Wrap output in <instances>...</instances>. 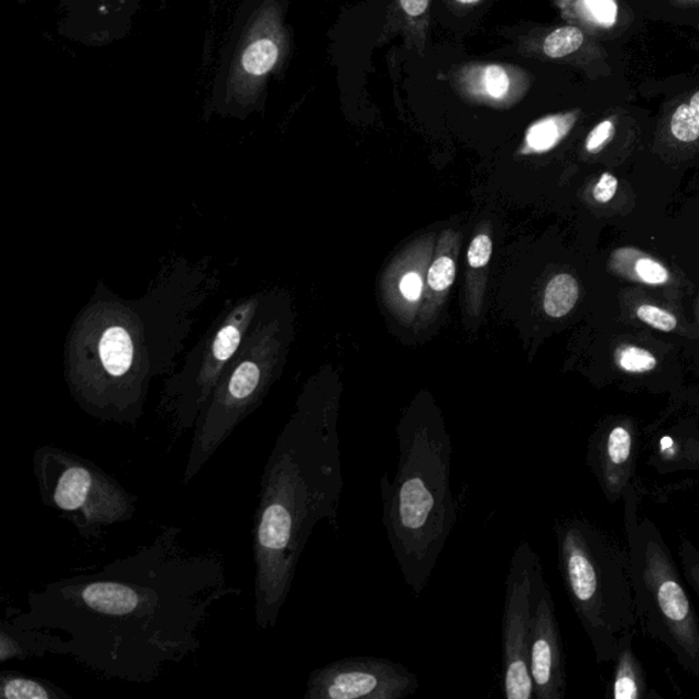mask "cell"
Instances as JSON below:
<instances>
[{
  "instance_id": "6da1fadb",
  "label": "cell",
  "mask_w": 699,
  "mask_h": 699,
  "mask_svg": "<svg viewBox=\"0 0 699 699\" xmlns=\"http://www.w3.org/2000/svg\"><path fill=\"white\" fill-rule=\"evenodd\" d=\"M179 526L100 570L56 579L28 593V610L4 619L61 636L69 656L106 679L152 684L201 649L214 608L242 590L227 578L223 555L193 553Z\"/></svg>"
},
{
  "instance_id": "7a4b0ae2",
  "label": "cell",
  "mask_w": 699,
  "mask_h": 699,
  "mask_svg": "<svg viewBox=\"0 0 699 699\" xmlns=\"http://www.w3.org/2000/svg\"><path fill=\"white\" fill-rule=\"evenodd\" d=\"M218 284L208 258L184 255L170 259L138 298L99 283L65 346V382L76 405L103 423L138 425L153 380L179 367L197 312Z\"/></svg>"
},
{
  "instance_id": "3957f363",
  "label": "cell",
  "mask_w": 699,
  "mask_h": 699,
  "mask_svg": "<svg viewBox=\"0 0 699 699\" xmlns=\"http://www.w3.org/2000/svg\"><path fill=\"white\" fill-rule=\"evenodd\" d=\"M343 491L337 417L332 408L303 400L277 436L260 479L252 532L259 629L276 626L316 526L326 521L339 531Z\"/></svg>"
},
{
  "instance_id": "277c9868",
  "label": "cell",
  "mask_w": 699,
  "mask_h": 699,
  "mask_svg": "<svg viewBox=\"0 0 699 699\" xmlns=\"http://www.w3.org/2000/svg\"><path fill=\"white\" fill-rule=\"evenodd\" d=\"M394 480H380L383 526L403 579L425 592L458 521L451 488L454 446L435 413H414L397 426Z\"/></svg>"
},
{
  "instance_id": "5b68a950",
  "label": "cell",
  "mask_w": 699,
  "mask_h": 699,
  "mask_svg": "<svg viewBox=\"0 0 699 699\" xmlns=\"http://www.w3.org/2000/svg\"><path fill=\"white\" fill-rule=\"evenodd\" d=\"M561 582L601 667L613 662L619 640L636 622L626 547L583 515L555 520Z\"/></svg>"
},
{
  "instance_id": "8992f818",
  "label": "cell",
  "mask_w": 699,
  "mask_h": 699,
  "mask_svg": "<svg viewBox=\"0 0 699 699\" xmlns=\"http://www.w3.org/2000/svg\"><path fill=\"white\" fill-rule=\"evenodd\" d=\"M640 487L623 498V525L642 635L660 642L687 674L699 679V616L660 528L640 514Z\"/></svg>"
},
{
  "instance_id": "52a82bcc",
  "label": "cell",
  "mask_w": 699,
  "mask_h": 699,
  "mask_svg": "<svg viewBox=\"0 0 699 699\" xmlns=\"http://www.w3.org/2000/svg\"><path fill=\"white\" fill-rule=\"evenodd\" d=\"M281 320L274 295L265 293L245 339L216 384L193 428L182 482L189 485L243 421L258 411L275 382L281 356Z\"/></svg>"
},
{
  "instance_id": "ba28073f",
  "label": "cell",
  "mask_w": 699,
  "mask_h": 699,
  "mask_svg": "<svg viewBox=\"0 0 699 699\" xmlns=\"http://www.w3.org/2000/svg\"><path fill=\"white\" fill-rule=\"evenodd\" d=\"M33 474L45 507L70 522L78 536L99 539L107 527L138 513V496L81 455L56 446L33 452Z\"/></svg>"
},
{
  "instance_id": "9c48e42d",
  "label": "cell",
  "mask_w": 699,
  "mask_h": 699,
  "mask_svg": "<svg viewBox=\"0 0 699 699\" xmlns=\"http://www.w3.org/2000/svg\"><path fill=\"white\" fill-rule=\"evenodd\" d=\"M265 292H255L226 305L184 363L164 382L157 416L168 425L174 440L193 430L216 384L240 350Z\"/></svg>"
},
{
  "instance_id": "30bf717a",
  "label": "cell",
  "mask_w": 699,
  "mask_h": 699,
  "mask_svg": "<svg viewBox=\"0 0 699 699\" xmlns=\"http://www.w3.org/2000/svg\"><path fill=\"white\" fill-rule=\"evenodd\" d=\"M543 581L542 558L531 543L522 539L514 550L507 578H505L502 622L505 699L534 698L528 647H531L538 589Z\"/></svg>"
},
{
  "instance_id": "8fae6325",
  "label": "cell",
  "mask_w": 699,
  "mask_h": 699,
  "mask_svg": "<svg viewBox=\"0 0 699 699\" xmlns=\"http://www.w3.org/2000/svg\"><path fill=\"white\" fill-rule=\"evenodd\" d=\"M419 679L405 664L376 656H350L316 668L304 699H405Z\"/></svg>"
},
{
  "instance_id": "7c38bea8",
  "label": "cell",
  "mask_w": 699,
  "mask_h": 699,
  "mask_svg": "<svg viewBox=\"0 0 699 699\" xmlns=\"http://www.w3.org/2000/svg\"><path fill=\"white\" fill-rule=\"evenodd\" d=\"M640 429L633 419H611L589 437L585 460L607 502L615 505L638 487L642 451Z\"/></svg>"
},
{
  "instance_id": "4fadbf2b",
  "label": "cell",
  "mask_w": 699,
  "mask_h": 699,
  "mask_svg": "<svg viewBox=\"0 0 699 699\" xmlns=\"http://www.w3.org/2000/svg\"><path fill=\"white\" fill-rule=\"evenodd\" d=\"M528 665L536 699H565L567 695V668L565 646L555 602L548 583L539 585L536 611H534Z\"/></svg>"
},
{
  "instance_id": "5bb4252c",
  "label": "cell",
  "mask_w": 699,
  "mask_h": 699,
  "mask_svg": "<svg viewBox=\"0 0 699 699\" xmlns=\"http://www.w3.org/2000/svg\"><path fill=\"white\" fill-rule=\"evenodd\" d=\"M531 74L514 65L466 64L452 73V87L465 99L494 107H510L531 89Z\"/></svg>"
},
{
  "instance_id": "9a60e30c",
  "label": "cell",
  "mask_w": 699,
  "mask_h": 699,
  "mask_svg": "<svg viewBox=\"0 0 699 699\" xmlns=\"http://www.w3.org/2000/svg\"><path fill=\"white\" fill-rule=\"evenodd\" d=\"M646 447L647 465L658 474L699 471V429L695 424L664 430Z\"/></svg>"
},
{
  "instance_id": "2e32d148",
  "label": "cell",
  "mask_w": 699,
  "mask_h": 699,
  "mask_svg": "<svg viewBox=\"0 0 699 699\" xmlns=\"http://www.w3.org/2000/svg\"><path fill=\"white\" fill-rule=\"evenodd\" d=\"M635 630L626 631L619 640L615 668L607 686V699H664L647 684L644 664L634 651Z\"/></svg>"
},
{
  "instance_id": "e0dca14e",
  "label": "cell",
  "mask_w": 699,
  "mask_h": 699,
  "mask_svg": "<svg viewBox=\"0 0 699 699\" xmlns=\"http://www.w3.org/2000/svg\"><path fill=\"white\" fill-rule=\"evenodd\" d=\"M61 636L47 630L22 629L3 619L0 624V663L58 655Z\"/></svg>"
},
{
  "instance_id": "ac0fdd59",
  "label": "cell",
  "mask_w": 699,
  "mask_h": 699,
  "mask_svg": "<svg viewBox=\"0 0 699 699\" xmlns=\"http://www.w3.org/2000/svg\"><path fill=\"white\" fill-rule=\"evenodd\" d=\"M0 698L2 699H73L69 692L48 680L3 670L0 674Z\"/></svg>"
},
{
  "instance_id": "d6986e66",
  "label": "cell",
  "mask_w": 699,
  "mask_h": 699,
  "mask_svg": "<svg viewBox=\"0 0 699 699\" xmlns=\"http://www.w3.org/2000/svg\"><path fill=\"white\" fill-rule=\"evenodd\" d=\"M392 10L407 44L423 54L429 26L430 0H394Z\"/></svg>"
},
{
  "instance_id": "ffe728a7",
  "label": "cell",
  "mask_w": 699,
  "mask_h": 699,
  "mask_svg": "<svg viewBox=\"0 0 699 699\" xmlns=\"http://www.w3.org/2000/svg\"><path fill=\"white\" fill-rule=\"evenodd\" d=\"M571 116H556L539 119L527 129L525 145L528 152H545L558 144L570 129Z\"/></svg>"
},
{
  "instance_id": "44dd1931",
  "label": "cell",
  "mask_w": 699,
  "mask_h": 699,
  "mask_svg": "<svg viewBox=\"0 0 699 699\" xmlns=\"http://www.w3.org/2000/svg\"><path fill=\"white\" fill-rule=\"evenodd\" d=\"M281 58V45L271 37H261L249 44L242 55V69L249 76L264 77L274 70Z\"/></svg>"
},
{
  "instance_id": "7402d4cb",
  "label": "cell",
  "mask_w": 699,
  "mask_h": 699,
  "mask_svg": "<svg viewBox=\"0 0 699 699\" xmlns=\"http://www.w3.org/2000/svg\"><path fill=\"white\" fill-rule=\"evenodd\" d=\"M578 297V283L571 275L555 276L545 290L544 309L550 317L566 316L576 306Z\"/></svg>"
},
{
  "instance_id": "603a6c76",
  "label": "cell",
  "mask_w": 699,
  "mask_h": 699,
  "mask_svg": "<svg viewBox=\"0 0 699 699\" xmlns=\"http://www.w3.org/2000/svg\"><path fill=\"white\" fill-rule=\"evenodd\" d=\"M583 40V33L578 28L561 26L544 39L542 51L550 59L566 58L582 47Z\"/></svg>"
},
{
  "instance_id": "cb8c5ba5",
  "label": "cell",
  "mask_w": 699,
  "mask_h": 699,
  "mask_svg": "<svg viewBox=\"0 0 699 699\" xmlns=\"http://www.w3.org/2000/svg\"><path fill=\"white\" fill-rule=\"evenodd\" d=\"M678 555L685 581L699 600V548L689 537L681 536Z\"/></svg>"
},
{
  "instance_id": "d4e9b609",
  "label": "cell",
  "mask_w": 699,
  "mask_h": 699,
  "mask_svg": "<svg viewBox=\"0 0 699 699\" xmlns=\"http://www.w3.org/2000/svg\"><path fill=\"white\" fill-rule=\"evenodd\" d=\"M670 130L680 141H696L699 138V118L695 110L687 105L680 106L670 121Z\"/></svg>"
},
{
  "instance_id": "484cf974",
  "label": "cell",
  "mask_w": 699,
  "mask_h": 699,
  "mask_svg": "<svg viewBox=\"0 0 699 699\" xmlns=\"http://www.w3.org/2000/svg\"><path fill=\"white\" fill-rule=\"evenodd\" d=\"M619 367L630 373H647L657 367L652 352L640 348H624L618 356Z\"/></svg>"
},
{
  "instance_id": "4316f807",
  "label": "cell",
  "mask_w": 699,
  "mask_h": 699,
  "mask_svg": "<svg viewBox=\"0 0 699 699\" xmlns=\"http://www.w3.org/2000/svg\"><path fill=\"white\" fill-rule=\"evenodd\" d=\"M455 281V264L450 258H440L432 264L428 272L429 286L436 292H443Z\"/></svg>"
},
{
  "instance_id": "83f0119b",
  "label": "cell",
  "mask_w": 699,
  "mask_h": 699,
  "mask_svg": "<svg viewBox=\"0 0 699 699\" xmlns=\"http://www.w3.org/2000/svg\"><path fill=\"white\" fill-rule=\"evenodd\" d=\"M636 314H638L642 321L664 332L674 331L676 324H678L673 315L668 314L667 310L656 308V306H641Z\"/></svg>"
},
{
  "instance_id": "f1b7e54d",
  "label": "cell",
  "mask_w": 699,
  "mask_h": 699,
  "mask_svg": "<svg viewBox=\"0 0 699 699\" xmlns=\"http://www.w3.org/2000/svg\"><path fill=\"white\" fill-rule=\"evenodd\" d=\"M492 241L488 236L476 237L470 243L468 260L471 269H482L492 258Z\"/></svg>"
},
{
  "instance_id": "f546056e",
  "label": "cell",
  "mask_w": 699,
  "mask_h": 699,
  "mask_svg": "<svg viewBox=\"0 0 699 699\" xmlns=\"http://www.w3.org/2000/svg\"><path fill=\"white\" fill-rule=\"evenodd\" d=\"M636 275L641 281L651 284H662L668 281V272L663 265L651 259H641L635 264Z\"/></svg>"
},
{
  "instance_id": "4dcf8cb0",
  "label": "cell",
  "mask_w": 699,
  "mask_h": 699,
  "mask_svg": "<svg viewBox=\"0 0 699 699\" xmlns=\"http://www.w3.org/2000/svg\"><path fill=\"white\" fill-rule=\"evenodd\" d=\"M590 13L602 24L611 25L616 19V4L613 0H587Z\"/></svg>"
},
{
  "instance_id": "1f68e13d",
  "label": "cell",
  "mask_w": 699,
  "mask_h": 699,
  "mask_svg": "<svg viewBox=\"0 0 699 699\" xmlns=\"http://www.w3.org/2000/svg\"><path fill=\"white\" fill-rule=\"evenodd\" d=\"M618 190V179L611 174L601 175L599 184L596 185L593 196L597 201L605 204L615 197Z\"/></svg>"
},
{
  "instance_id": "d6a6232c",
  "label": "cell",
  "mask_w": 699,
  "mask_h": 699,
  "mask_svg": "<svg viewBox=\"0 0 699 699\" xmlns=\"http://www.w3.org/2000/svg\"><path fill=\"white\" fill-rule=\"evenodd\" d=\"M613 134V123L611 121H604L593 129V132L589 134L587 141L588 151H597L600 146L604 145Z\"/></svg>"
},
{
  "instance_id": "836d02e7",
  "label": "cell",
  "mask_w": 699,
  "mask_h": 699,
  "mask_svg": "<svg viewBox=\"0 0 699 699\" xmlns=\"http://www.w3.org/2000/svg\"><path fill=\"white\" fill-rule=\"evenodd\" d=\"M401 292L403 297L408 301H417L421 297V293H423V281H421L416 272H411V274L403 276Z\"/></svg>"
},
{
  "instance_id": "e575fe53",
  "label": "cell",
  "mask_w": 699,
  "mask_h": 699,
  "mask_svg": "<svg viewBox=\"0 0 699 699\" xmlns=\"http://www.w3.org/2000/svg\"><path fill=\"white\" fill-rule=\"evenodd\" d=\"M690 107L692 108V110H695V112L697 113V117L699 118V92L692 96V99L690 101Z\"/></svg>"
},
{
  "instance_id": "d590c367",
  "label": "cell",
  "mask_w": 699,
  "mask_h": 699,
  "mask_svg": "<svg viewBox=\"0 0 699 699\" xmlns=\"http://www.w3.org/2000/svg\"><path fill=\"white\" fill-rule=\"evenodd\" d=\"M454 2H457L459 4H465V6H474L477 3L482 2V0H454Z\"/></svg>"
},
{
  "instance_id": "8d00e7d4",
  "label": "cell",
  "mask_w": 699,
  "mask_h": 699,
  "mask_svg": "<svg viewBox=\"0 0 699 699\" xmlns=\"http://www.w3.org/2000/svg\"><path fill=\"white\" fill-rule=\"evenodd\" d=\"M698 698H699V696H698Z\"/></svg>"
}]
</instances>
